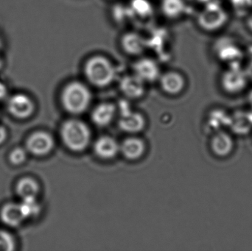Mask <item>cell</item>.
<instances>
[{
	"instance_id": "21",
	"label": "cell",
	"mask_w": 252,
	"mask_h": 251,
	"mask_svg": "<svg viewBox=\"0 0 252 251\" xmlns=\"http://www.w3.org/2000/svg\"><path fill=\"white\" fill-rule=\"evenodd\" d=\"M115 111V107L112 105L108 103L100 105L93 112V121L99 126H105L113 119Z\"/></svg>"
},
{
	"instance_id": "9",
	"label": "cell",
	"mask_w": 252,
	"mask_h": 251,
	"mask_svg": "<svg viewBox=\"0 0 252 251\" xmlns=\"http://www.w3.org/2000/svg\"><path fill=\"white\" fill-rule=\"evenodd\" d=\"M120 112L121 117L119 124L121 129L133 133L137 132L143 128V117L140 114L132 112L127 102L120 103Z\"/></svg>"
},
{
	"instance_id": "36",
	"label": "cell",
	"mask_w": 252,
	"mask_h": 251,
	"mask_svg": "<svg viewBox=\"0 0 252 251\" xmlns=\"http://www.w3.org/2000/svg\"><path fill=\"white\" fill-rule=\"evenodd\" d=\"M248 101L249 103H250V106H251V109L252 110V90L250 91V94L248 95Z\"/></svg>"
},
{
	"instance_id": "12",
	"label": "cell",
	"mask_w": 252,
	"mask_h": 251,
	"mask_svg": "<svg viewBox=\"0 0 252 251\" xmlns=\"http://www.w3.org/2000/svg\"><path fill=\"white\" fill-rule=\"evenodd\" d=\"M229 128L234 134L247 135L252 131V112L237 111L230 115Z\"/></svg>"
},
{
	"instance_id": "28",
	"label": "cell",
	"mask_w": 252,
	"mask_h": 251,
	"mask_svg": "<svg viewBox=\"0 0 252 251\" xmlns=\"http://www.w3.org/2000/svg\"><path fill=\"white\" fill-rule=\"evenodd\" d=\"M27 159V151L22 147H16L11 150L9 154V161L15 166L25 163Z\"/></svg>"
},
{
	"instance_id": "11",
	"label": "cell",
	"mask_w": 252,
	"mask_h": 251,
	"mask_svg": "<svg viewBox=\"0 0 252 251\" xmlns=\"http://www.w3.org/2000/svg\"><path fill=\"white\" fill-rule=\"evenodd\" d=\"M134 74L144 82H153L159 77V66L155 60L151 58L139 59L133 65Z\"/></svg>"
},
{
	"instance_id": "17",
	"label": "cell",
	"mask_w": 252,
	"mask_h": 251,
	"mask_svg": "<svg viewBox=\"0 0 252 251\" xmlns=\"http://www.w3.org/2000/svg\"><path fill=\"white\" fill-rule=\"evenodd\" d=\"M118 144L114 139L103 137L99 139L94 144V150L97 156L103 159H111L117 154Z\"/></svg>"
},
{
	"instance_id": "19",
	"label": "cell",
	"mask_w": 252,
	"mask_h": 251,
	"mask_svg": "<svg viewBox=\"0 0 252 251\" xmlns=\"http://www.w3.org/2000/svg\"><path fill=\"white\" fill-rule=\"evenodd\" d=\"M39 192V186L36 181L30 177H25L18 181L16 193L21 199L36 197Z\"/></svg>"
},
{
	"instance_id": "16",
	"label": "cell",
	"mask_w": 252,
	"mask_h": 251,
	"mask_svg": "<svg viewBox=\"0 0 252 251\" xmlns=\"http://www.w3.org/2000/svg\"><path fill=\"white\" fill-rule=\"evenodd\" d=\"M161 88L168 94H176L185 88V80L180 73L169 72L164 74L160 79Z\"/></svg>"
},
{
	"instance_id": "25",
	"label": "cell",
	"mask_w": 252,
	"mask_h": 251,
	"mask_svg": "<svg viewBox=\"0 0 252 251\" xmlns=\"http://www.w3.org/2000/svg\"><path fill=\"white\" fill-rule=\"evenodd\" d=\"M230 3L238 16H247L252 10V0H230Z\"/></svg>"
},
{
	"instance_id": "26",
	"label": "cell",
	"mask_w": 252,
	"mask_h": 251,
	"mask_svg": "<svg viewBox=\"0 0 252 251\" xmlns=\"http://www.w3.org/2000/svg\"><path fill=\"white\" fill-rule=\"evenodd\" d=\"M15 247V240L11 234L4 230H0V251H12Z\"/></svg>"
},
{
	"instance_id": "4",
	"label": "cell",
	"mask_w": 252,
	"mask_h": 251,
	"mask_svg": "<svg viewBox=\"0 0 252 251\" xmlns=\"http://www.w3.org/2000/svg\"><path fill=\"white\" fill-rule=\"evenodd\" d=\"M62 137L63 142L70 150L81 151L85 149L90 142V131L85 124L72 119L63 124Z\"/></svg>"
},
{
	"instance_id": "3",
	"label": "cell",
	"mask_w": 252,
	"mask_h": 251,
	"mask_svg": "<svg viewBox=\"0 0 252 251\" xmlns=\"http://www.w3.org/2000/svg\"><path fill=\"white\" fill-rule=\"evenodd\" d=\"M62 100L68 112L79 113L88 107L91 100V93L87 85L79 81H73L63 88Z\"/></svg>"
},
{
	"instance_id": "31",
	"label": "cell",
	"mask_w": 252,
	"mask_h": 251,
	"mask_svg": "<svg viewBox=\"0 0 252 251\" xmlns=\"http://www.w3.org/2000/svg\"><path fill=\"white\" fill-rule=\"evenodd\" d=\"M244 69H245V72L246 73H247L249 81H252V60H250V61L247 63V66L244 68Z\"/></svg>"
},
{
	"instance_id": "10",
	"label": "cell",
	"mask_w": 252,
	"mask_h": 251,
	"mask_svg": "<svg viewBox=\"0 0 252 251\" xmlns=\"http://www.w3.org/2000/svg\"><path fill=\"white\" fill-rule=\"evenodd\" d=\"M210 147L216 156L220 158L226 157L231 154L234 149V140L230 134L224 130L214 133Z\"/></svg>"
},
{
	"instance_id": "33",
	"label": "cell",
	"mask_w": 252,
	"mask_h": 251,
	"mask_svg": "<svg viewBox=\"0 0 252 251\" xmlns=\"http://www.w3.org/2000/svg\"><path fill=\"white\" fill-rule=\"evenodd\" d=\"M4 43L2 38L0 37V56H4Z\"/></svg>"
},
{
	"instance_id": "8",
	"label": "cell",
	"mask_w": 252,
	"mask_h": 251,
	"mask_svg": "<svg viewBox=\"0 0 252 251\" xmlns=\"http://www.w3.org/2000/svg\"><path fill=\"white\" fill-rule=\"evenodd\" d=\"M53 139L47 133L38 131L28 137L26 148L34 156H42L50 153L53 147Z\"/></svg>"
},
{
	"instance_id": "13",
	"label": "cell",
	"mask_w": 252,
	"mask_h": 251,
	"mask_svg": "<svg viewBox=\"0 0 252 251\" xmlns=\"http://www.w3.org/2000/svg\"><path fill=\"white\" fill-rule=\"evenodd\" d=\"M121 45L127 54L138 56L145 52L148 47V41L140 34L130 32H127L122 37Z\"/></svg>"
},
{
	"instance_id": "32",
	"label": "cell",
	"mask_w": 252,
	"mask_h": 251,
	"mask_svg": "<svg viewBox=\"0 0 252 251\" xmlns=\"http://www.w3.org/2000/svg\"><path fill=\"white\" fill-rule=\"evenodd\" d=\"M247 24L249 29L252 32V10L250 12V14L247 16Z\"/></svg>"
},
{
	"instance_id": "14",
	"label": "cell",
	"mask_w": 252,
	"mask_h": 251,
	"mask_svg": "<svg viewBox=\"0 0 252 251\" xmlns=\"http://www.w3.org/2000/svg\"><path fill=\"white\" fill-rule=\"evenodd\" d=\"M0 219L4 225L12 228H17L25 221L19 203H7L2 206L0 211Z\"/></svg>"
},
{
	"instance_id": "6",
	"label": "cell",
	"mask_w": 252,
	"mask_h": 251,
	"mask_svg": "<svg viewBox=\"0 0 252 251\" xmlns=\"http://www.w3.org/2000/svg\"><path fill=\"white\" fill-rule=\"evenodd\" d=\"M214 54L216 58L227 66L241 64L244 58V51L232 38H220L214 45Z\"/></svg>"
},
{
	"instance_id": "34",
	"label": "cell",
	"mask_w": 252,
	"mask_h": 251,
	"mask_svg": "<svg viewBox=\"0 0 252 251\" xmlns=\"http://www.w3.org/2000/svg\"><path fill=\"white\" fill-rule=\"evenodd\" d=\"M5 60H4V56H0V71L4 69V64H5Z\"/></svg>"
},
{
	"instance_id": "22",
	"label": "cell",
	"mask_w": 252,
	"mask_h": 251,
	"mask_svg": "<svg viewBox=\"0 0 252 251\" xmlns=\"http://www.w3.org/2000/svg\"><path fill=\"white\" fill-rule=\"evenodd\" d=\"M121 150L127 159H137L143 153V142L139 139H127L123 143Z\"/></svg>"
},
{
	"instance_id": "30",
	"label": "cell",
	"mask_w": 252,
	"mask_h": 251,
	"mask_svg": "<svg viewBox=\"0 0 252 251\" xmlns=\"http://www.w3.org/2000/svg\"><path fill=\"white\" fill-rule=\"evenodd\" d=\"M7 130L3 126L0 125V145L2 144L7 139Z\"/></svg>"
},
{
	"instance_id": "23",
	"label": "cell",
	"mask_w": 252,
	"mask_h": 251,
	"mask_svg": "<svg viewBox=\"0 0 252 251\" xmlns=\"http://www.w3.org/2000/svg\"><path fill=\"white\" fill-rule=\"evenodd\" d=\"M19 206L25 220L36 216L40 212L39 205L37 203L36 197L22 199Z\"/></svg>"
},
{
	"instance_id": "29",
	"label": "cell",
	"mask_w": 252,
	"mask_h": 251,
	"mask_svg": "<svg viewBox=\"0 0 252 251\" xmlns=\"http://www.w3.org/2000/svg\"><path fill=\"white\" fill-rule=\"evenodd\" d=\"M8 89H7V85L5 83L0 79V100H4L7 95Z\"/></svg>"
},
{
	"instance_id": "5",
	"label": "cell",
	"mask_w": 252,
	"mask_h": 251,
	"mask_svg": "<svg viewBox=\"0 0 252 251\" xmlns=\"http://www.w3.org/2000/svg\"><path fill=\"white\" fill-rule=\"evenodd\" d=\"M245 69L241 64L227 66L220 76V85L225 92L237 94L247 88L249 82Z\"/></svg>"
},
{
	"instance_id": "7",
	"label": "cell",
	"mask_w": 252,
	"mask_h": 251,
	"mask_svg": "<svg viewBox=\"0 0 252 251\" xmlns=\"http://www.w3.org/2000/svg\"><path fill=\"white\" fill-rule=\"evenodd\" d=\"M7 107L9 113L13 117L25 119L31 116L33 113L35 105L28 94L19 92L9 97Z\"/></svg>"
},
{
	"instance_id": "2",
	"label": "cell",
	"mask_w": 252,
	"mask_h": 251,
	"mask_svg": "<svg viewBox=\"0 0 252 251\" xmlns=\"http://www.w3.org/2000/svg\"><path fill=\"white\" fill-rule=\"evenodd\" d=\"M229 18L227 10L221 3L213 0L204 4L197 16V23L206 32H218L226 26Z\"/></svg>"
},
{
	"instance_id": "35",
	"label": "cell",
	"mask_w": 252,
	"mask_h": 251,
	"mask_svg": "<svg viewBox=\"0 0 252 251\" xmlns=\"http://www.w3.org/2000/svg\"><path fill=\"white\" fill-rule=\"evenodd\" d=\"M192 1H196L198 3H201V4H205L207 3L210 2V1H213V0H192Z\"/></svg>"
},
{
	"instance_id": "24",
	"label": "cell",
	"mask_w": 252,
	"mask_h": 251,
	"mask_svg": "<svg viewBox=\"0 0 252 251\" xmlns=\"http://www.w3.org/2000/svg\"><path fill=\"white\" fill-rule=\"evenodd\" d=\"M133 16L148 17L152 13V6L148 0H133L129 6Z\"/></svg>"
},
{
	"instance_id": "1",
	"label": "cell",
	"mask_w": 252,
	"mask_h": 251,
	"mask_svg": "<svg viewBox=\"0 0 252 251\" xmlns=\"http://www.w3.org/2000/svg\"><path fill=\"white\" fill-rule=\"evenodd\" d=\"M84 73L87 80L96 86L109 85L116 76V69L107 57L94 56L90 57L84 65Z\"/></svg>"
},
{
	"instance_id": "15",
	"label": "cell",
	"mask_w": 252,
	"mask_h": 251,
	"mask_svg": "<svg viewBox=\"0 0 252 251\" xmlns=\"http://www.w3.org/2000/svg\"><path fill=\"white\" fill-rule=\"evenodd\" d=\"M121 89L127 97L137 98L145 91V82L137 75H127L121 81Z\"/></svg>"
},
{
	"instance_id": "18",
	"label": "cell",
	"mask_w": 252,
	"mask_h": 251,
	"mask_svg": "<svg viewBox=\"0 0 252 251\" xmlns=\"http://www.w3.org/2000/svg\"><path fill=\"white\" fill-rule=\"evenodd\" d=\"M230 115L221 109H216L210 112L207 118V126L213 132L222 131L223 128H229Z\"/></svg>"
},
{
	"instance_id": "20",
	"label": "cell",
	"mask_w": 252,
	"mask_h": 251,
	"mask_svg": "<svg viewBox=\"0 0 252 251\" xmlns=\"http://www.w3.org/2000/svg\"><path fill=\"white\" fill-rule=\"evenodd\" d=\"M161 7L164 16L176 19L185 13L186 3L185 0H161Z\"/></svg>"
},
{
	"instance_id": "27",
	"label": "cell",
	"mask_w": 252,
	"mask_h": 251,
	"mask_svg": "<svg viewBox=\"0 0 252 251\" xmlns=\"http://www.w3.org/2000/svg\"><path fill=\"white\" fill-rule=\"evenodd\" d=\"M133 16L130 7L124 5H117L114 8V17L118 23H125L129 18Z\"/></svg>"
}]
</instances>
